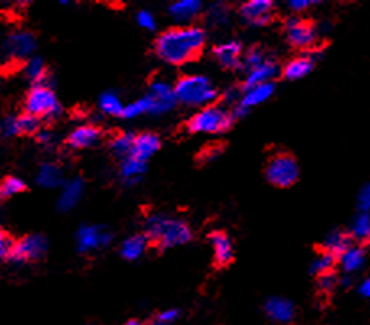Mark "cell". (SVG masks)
<instances>
[{
    "label": "cell",
    "mask_w": 370,
    "mask_h": 325,
    "mask_svg": "<svg viewBox=\"0 0 370 325\" xmlns=\"http://www.w3.org/2000/svg\"><path fill=\"white\" fill-rule=\"evenodd\" d=\"M177 317H179V311L169 309V311H164V313H161V314H158L156 317L152 320V322L146 324V325H171Z\"/></svg>",
    "instance_id": "38"
},
{
    "label": "cell",
    "mask_w": 370,
    "mask_h": 325,
    "mask_svg": "<svg viewBox=\"0 0 370 325\" xmlns=\"http://www.w3.org/2000/svg\"><path fill=\"white\" fill-rule=\"evenodd\" d=\"M174 93L177 103L192 108H207L216 99L218 90L205 75H184L176 81Z\"/></svg>",
    "instance_id": "3"
},
{
    "label": "cell",
    "mask_w": 370,
    "mask_h": 325,
    "mask_svg": "<svg viewBox=\"0 0 370 325\" xmlns=\"http://www.w3.org/2000/svg\"><path fill=\"white\" fill-rule=\"evenodd\" d=\"M134 140L135 135L132 134H119L117 137H114L111 141V148L114 150V153L119 155V157H130L132 148H134Z\"/></svg>",
    "instance_id": "32"
},
{
    "label": "cell",
    "mask_w": 370,
    "mask_h": 325,
    "mask_svg": "<svg viewBox=\"0 0 370 325\" xmlns=\"http://www.w3.org/2000/svg\"><path fill=\"white\" fill-rule=\"evenodd\" d=\"M25 109L26 112L38 119H54L61 114V103L51 86L48 83H39L34 85L26 95Z\"/></svg>",
    "instance_id": "6"
},
{
    "label": "cell",
    "mask_w": 370,
    "mask_h": 325,
    "mask_svg": "<svg viewBox=\"0 0 370 325\" xmlns=\"http://www.w3.org/2000/svg\"><path fill=\"white\" fill-rule=\"evenodd\" d=\"M99 135H101V132H99L98 127L80 126L68 135L67 144L75 150H83L88 148V146H93L99 140Z\"/></svg>",
    "instance_id": "23"
},
{
    "label": "cell",
    "mask_w": 370,
    "mask_h": 325,
    "mask_svg": "<svg viewBox=\"0 0 370 325\" xmlns=\"http://www.w3.org/2000/svg\"><path fill=\"white\" fill-rule=\"evenodd\" d=\"M234 121L232 111L212 104V106L200 109L187 124V129L192 134H223L231 129Z\"/></svg>",
    "instance_id": "4"
},
{
    "label": "cell",
    "mask_w": 370,
    "mask_h": 325,
    "mask_svg": "<svg viewBox=\"0 0 370 325\" xmlns=\"http://www.w3.org/2000/svg\"><path fill=\"white\" fill-rule=\"evenodd\" d=\"M146 247H148V239L143 235L130 236L121 244V255L125 260H136L145 254Z\"/></svg>",
    "instance_id": "25"
},
{
    "label": "cell",
    "mask_w": 370,
    "mask_h": 325,
    "mask_svg": "<svg viewBox=\"0 0 370 325\" xmlns=\"http://www.w3.org/2000/svg\"><path fill=\"white\" fill-rule=\"evenodd\" d=\"M351 246H353V237H351L349 233L335 230L323 239L320 253L330 254L333 257H341Z\"/></svg>",
    "instance_id": "18"
},
{
    "label": "cell",
    "mask_w": 370,
    "mask_h": 325,
    "mask_svg": "<svg viewBox=\"0 0 370 325\" xmlns=\"http://www.w3.org/2000/svg\"><path fill=\"white\" fill-rule=\"evenodd\" d=\"M146 96H148L150 103H152L150 114H164L171 111L177 103L174 86L169 85L164 80H154L152 86H150V93Z\"/></svg>",
    "instance_id": "11"
},
{
    "label": "cell",
    "mask_w": 370,
    "mask_h": 325,
    "mask_svg": "<svg viewBox=\"0 0 370 325\" xmlns=\"http://www.w3.org/2000/svg\"><path fill=\"white\" fill-rule=\"evenodd\" d=\"M63 174L62 169L54 163H44L38 171V184L45 187V189H56L62 186Z\"/></svg>",
    "instance_id": "26"
},
{
    "label": "cell",
    "mask_w": 370,
    "mask_h": 325,
    "mask_svg": "<svg viewBox=\"0 0 370 325\" xmlns=\"http://www.w3.org/2000/svg\"><path fill=\"white\" fill-rule=\"evenodd\" d=\"M23 190H25V182L20 177L8 176L0 184V199H8V197L20 194Z\"/></svg>",
    "instance_id": "36"
},
{
    "label": "cell",
    "mask_w": 370,
    "mask_h": 325,
    "mask_svg": "<svg viewBox=\"0 0 370 325\" xmlns=\"http://www.w3.org/2000/svg\"><path fill=\"white\" fill-rule=\"evenodd\" d=\"M278 75V63L273 59H267L262 66L252 68V70L247 72V79L244 83L245 88H252V86L269 83L273 79Z\"/></svg>",
    "instance_id": "20"
},
{
    "label": "cell",
    "mask_w": 370,
    "mask_h": 325,
    "mask_svg": "<svg viewBox=\"0 0 370 325\" xmlns=\"http://www.w3.org/2000/svg\"><path fill=\"white\" fill-rule=\"evenodd\" d=\"M349 235L353 237V241L356 239L362 242V244H370V213H358V217L351 224Z\"/></svg>",
    "instance_id": "29"
},
{
    "label": "cell",
    "mask_w": 370,
    "mask_h": 325,
    "mask_svg": "<svg viewBox=\"0 0 370 325\" xmlns=\"http://www.w3.org/2000/svg\"><path fill=\"white\" fill-rule=\"evenodd\" d=\"M48 250V241L41 235H30L21 237L20 241L13 242L8 259L15 264L33 262L44 255Z\"/></svg>",
    "instance_id": "8"
},
{
    "label": "cell",
    "mask_w": 370,
    "mask_h": 325,
    "mask_svg": "<svg viewBox=\"0 0 370 325\" xmlns=\"http://www.w3.org/2000/svg\"><path fill=\"white\" fill-rule=\"evenodd\" d=\"M145 171H146V163L140 161V159H136L134 157H127L122 159L121 176L122 179L129 182V184H134V182L138 181L140 177L143 176Z\"/></svg>",
    "instance_id": "28"
},
{
    "label": "cell",
    "mask_w": 370,
    "mask_h": 325,
    "mask_svg": "<svg viewBox=\"0 0 370 325\" xmlns=\"http://www.w3.org/2000/svg\"><path fill=\"white\" fill-rule=\"evenodd\" d=\"M13 242L8 235L3 230H0V260L8 259V255H10Z\"/></svg>",
    "instance_id": "41"
},
{
    "label": "cell",
    "mask_w": 370,
    "mask_h": 325,
    "mask_svg": "<svg viewBox=\"0 0 370 325\" xmlns=\"http://www.w3.org/2000/svg\"><path fill=\"white\" fill-rule=\"evenodd\" d=\"M312 6H315V2H310V0H292V2H289V8L296 13L307 10V8H310Z\"/></svg>",
    "instance_id": "44"
},
{
    "label": "cell",
    "mask_w": 370,
    "mask_h": 325,
    "mask_svg": "<svg viewBox=\"0 0 370 325\" xmlns=\"http://www.w3.org/2000/svg\"><path fill=\"white\" fill-rule=\"evenodd\" d=\"M286 39L296 49H310L317 44L318 30L312 21L300 17H291L285 23Z\"/></svg>",
    "instance_id": "7"
},
{
    "label": "cell",
    "mask_w": 370,
    "mask_h": 325,
    "mask_svg": "<svg viewBox=\"0 0 370 325\" xmlns=\"http://www.w3.org/2000/svg\"><path fill=\"white\" fill-rule=\"evenodd\" d=\"M205 43L207 35L200 26H174L158 36L154 41V52L171 66H184L202 54Z\"/></svg>",
    "instance_id": "1"
},
{
    "label": "cell",
    "mask_w": 370,
    "mask_h": 325,
    "mask_svg": "<svg viewBox=\"0 0 370 325\" xmlns=\"http://www.w3.org/2000/svg\"><path fill=\"white\" fill-rule=\"evenodd\" d=\"M38 140H39V144L43 146H51L52 141H54V137L49 134V132H39Z\"/></svg>",
    "instance_id": "45"
},
{
    "label": "cell",
    "mask_w": 370,
    "mask_h": 325,
    "mask_svg": "<svg viewBox=\"0 0 370 325\" xmlns=\"http://www.w3.org/2000/svg\"><path fill=\"white\" fill-rule=\"evenodd\" d=\"M219 153H221V148H219V146H208V148H205L203 152L200 153V159H202L203 163H209L213 161L214 158H218Z\"/></svg>",
    "instance_id": "43"
},
{
    "label": "cell",
    "mask_w": 370,
    "mask_h": 325,
    "mask_svg": "<svg viewBox=\"0 0 370 325\" xmlns=\"http://www.w3.org/2000/svg\"><path fill=\"white\" fill-rule=\"evenodd\" d=\"M123 104L119 98L117 93H112V91H107V93L101 95L99 98V109L107 116H122L123 111Z\"/></svg>",
    "instance_id": "30"
},
{
    "label": "cell",
    "mask_w": 370,
    "mask_h": 325,
    "mask_svg": "<svg viewBox=\"0 0 370 325\" xmlns=\"http://www.w3.org/2000/svg\"><path fill=\"white\" fill-rule=\"evenodd\" d=\"M239 15L247 25L265 26L273 21L276 15L275 3L269 0H250L239 7Z\"/></svg>",
    "instance_id": "9"
},
{
    "label": "cell",
    "mask_w": 370,
    "mask_h": 325,
    "mask_svg": "<svg viewBox=\"0 0 370 325\" xmlns=\"http://www.w3.org/2000/svg\"><path fill=\"white\" fill-rule=\"evenodd\" d=\"M159 146H161V140H159V137L154 134H150V132H145V134L135 135L134 148H132L130 157L146 163L154 153L158 152Z\"/></svg>",
    "instance_id": "17"
},
{
    "label": "cell",
    "mask_w": 370,
    "mask_h": 325,
    "mask_svg": "<svg viewBox=\"0 0 370 325\" xmlns=\"http://www.w3.org/2000/svg\"><path fill=\"white\" fill-rule=\"evenodd\" d=\"M336 283H338V278L335 272L322 275V277H318V290L325 291V293H331L333 290H335Z\"/></svg>",
    "instance_id": "40"
},
{
    "label": "cell",
    "mask_w": 370,
    "mask_h": 325,
    "mask_svg": "<svg viewBox=\"0 0 370 325\" xmlns=\"http://www.w3.org/2000/svg\"><path fill=\"white\" fill-rule=\"evenodd\" d=\"M359 208L360 212H370V182L365 184L359 192Z\"/></svg>",
    "instance_id": "42"
},
{
    "label": "cell",
    "mask_w": 370,
    "mask_h": 325,
    "mask_svg": "<svg viewBox=\"0 0 370 325\" xmlns=\"http://www.w3.org/2000/svg\"><path fill=\"white\" fill-rule=\"evenodd\" d=\"M26 77H28L30 80L34 81V85H39V83H44L45 80V66H44V61L39 57H33L30 59L28 62H26Z\"/></svg>",
    "instance_id": "33"
},
{
    "label": "cell",
    "mask_w": 370,
    "mask_h": 325,
    "mask_svg": "<svg viewBox=\"0 0 370 325\" xmlns=\"http://www.w3.org/2000/svg\"><path fill=\"white\" fill-rule=\"evenodd\" d=\"M340 262L346 273L358 272L365 264V250L360 246H351L349 249L341 255Z\"/></svg>",
    "instance_id": "27"
},
{
    "label": "cell",
    "mask_w": 370,
    "mask_h": 325,
    "mask_svg": "<svg viewBox=\"0 0 370 325\" xmlns=\"http://www.w3.org/2000/svg\"><path fill=\"white\" fill-rule=\"evenodd\" d=\"M39 129V119L25 112L20 116H8L0 124V134L3 137H17L21 134H34Z\"/></svg>",
    "instance_id": "13"
},
{
    "label": "cell",
    "mask_w": 370,
    "mask_h": 325,
    "mask_svg": "<svg viewBox=\"0 0 370 325\" xmlns=\"http://www.w3.org/2000/svg\"><path fill=\"white\" fill-rule=\"evenodd\" d=\"M136 23H138L143 30L153 31L154 28H156V20H154L153 13L148 10H140L138 13H136Z\"/></svg>",
    "instance_id": "39"
},
{
    "label": "cell",
    "mask_w": 370,
    "mask_h": 325,
    "mask_svg": "<svg viewBox=\"0 0 370 325\" xmlns=\"http://www.w3.org/2000/svg\"><path fill=\"white\" fill-rule=\"evenodd\" d=\"M143 236L159 249H169L187 244L192 239V230L184 219L164 213H153L146 218Z\"/></svg>",
    "instance_id": "2"
},
{
    "label": "cell",
    "mask_w": 370,
    "mask_h": 325,
    "mask_svg": "<svg viewBox=\"0 0 370 325\" xmlns=\"http://www.w3.org/2000/svg\"><path fill=\"white\" fill-rule=\"evenodd\" d=\"M314 67H315V59L312 56H300L287 62L282 73H285L287 80H299L302 79V77L309 75Z\"/></svg>",
    "instance_id": "24"
},
{
    "label": "cell",
    "mask_w": 370,
    "mask_h": 325,
    "mask_svg": "<svg viewBox=\"0 0 370 325\" xmlns=\"http://www.w3.org/2000/svg\"><path fill=\"white\" fill-rule=\"evenodd\" d=\"M200 12H202V3L198 0H181L169 7V15L177 23H182V26H187V23L194 21L200 15Z\"/></svg>",
    "instance_id": "21"
},
{
    "label": "cell",
    "mask_w": 370,
    "mask_h": 325,
    "mask_svg": "<svg viewBox=\"0 0 370 325\" xmlns=\"http://www.w3.org/2000/svg\"><path fill=\"white\" fill-rule=\"evenodd\" d=\"M209 242L213 247L214 264L218 267H227L234 259V246H232L231 237L225 231H213L209 235Z\"/></svg>",
    "instance_id": "14"
},
{
    "label": "cell",
    "mask_w": 370,
    "mask_h": 325,
    "mask_svg": "<svg viewBox=\"0 0 370 325\" xmlns=\"http://www.w3.org/2000/svg\"><path fill=\"white\" fill-rule=\"evenodd\" d=\"M150 109H152L150 98L148 96H143V98L136 99V101H134V103L125 104V106H123V111H122V117L123 119H135V117L141 116V114L150 112Z\"/></svg>",
    "instance_id": "34"
},
{
    "label": "cell",
    "mask_w": 370,
    "mask_h": 325,
    "mask_svg": "<svg viewBox=\"0 0 370 325\" xmlns=\"http://www.w3.org/2000/svg\"><path fill=\"white\" fill-rule=\"evenodd\" d=\"M267 59L268 57L265 56L262 49L254 48V49H250V51L247 52L244 57H242V67H244L245 70L249 72V70H252V68H255V67L262 66V63L267 61Z\"/></svg>",
    "instance_id": "37"
},
{
    "label": "cell",
    "mask_w": 370,
    "mask_h": 325,
    "mask_svg": "<svg viewBox=\"0 0 370 325\" xmlns=\"http://www.w3.org/2000/svg\"><path fill=\"white\" fill-rule=\"evenodd\" d=\"M207 20L212 26L226 25L227 20H229V8H227L225 3H214V6H209L207 12Z\"/></svg>",
    "instance_id": "35"
},
{
    "label": "cell",
    "mask_w": 370,
    "mask_h": 325,
    "mask_svg": "<svg viewBox=\"0 0 370 325\" xmlns=\"http://www.w3.org/2000/svg\"><path fill=\"white\" fill-rule=\"evenodd\" d=\"M265 314L269 320H273L275 324H289L294 319L296 308L286 297H269L265 303Z\"/></svg>",
    "instance_id": "15"
},
{
    "label": "cell",
    "mask_w": 370,
    "mask_h": 325,
    "mask_svg": "<svg viewBox=\"0 0 370 325\" xmlns=\"http://www.w3.org/2000/svg\"><path fill=\"white\" fill-rule=\"evenodd\" d=\"M38 41L36 36L30 31H15V33L8 35L3 49H6L7 56L13 59H25L34 52Z\"/></svg>",
    "instance_id": "12"
},
{
    "label": "cell",
    "mask_w": 370,
    "mask_h": 325,
    "mask_svg": "<svg viewBox=\"0 0 370 325\" xmlns=\"http://www.w3.org/2000/svg\"><path fill=\"white\" fill-rule=\"evenodd\" d=\"M83 190H85V184L80 177H75V179L68 181L67 184L62 187L61 195H59V202H57L59 208H61L62 212H68V210H72L76 204L80 202L81 195H83Z\"/></svg>",
    "instance_id": "22"
},
{
    "label": "cell",
    "mask_w": 370,
    "mask_h": 325,
    "mask_svg": "<svg viewBox=\"0 0 370 325\" xmlns=\"http://www.w3.org/2000/svg\"><path fill=\"white\" fill-rule=\"evenodd\" d=\"M112 235L101 226H93V224H85L76 233V244L81 254L93 253V250L101 249L111 244Z\"/></svg>",
    "instance_id": "10"
},
{
    "label": "cell",
    "mask_w": 370,
    "mask_h": 325,
    "mask_svg": "<svg viewBox=\"0 0 370 325\" xmlns=\"http://www.w3.org/2000/svg\"><path fill=\"white\" fill-rule=\"evenodd\" d=\"M123 325H143V324H141V322H140V320H136V319H132V320H129V322H125V324H123Z\"/></svg>",
    "instance_id": "47"
},
{
    "label": "cell",
    "mask_w": 370,
    "mask_h": 325,
    "mask_svg": "<svg viewBox=\"0 0 370 325\" xmlns=\"http://www.w3.org/2000/svg\"><path fill=\"white\" fill-rule=\"evenodd\" d=\"M213 54L223 68L237 70L242 67V46L237 41H227V43L216 46Z\"/></svg>",
    "instance_id": "16"
},
{
    "label": "cell",
    "mask_w": 370,
    "mask_h": 325,
    "mask_svg": "<svg viewBox=\"0 0 370 325\" xmlns=\"http://www.w3.org/2000/svg\"><path fill=\"white\" fill-rule=\"evenodd\" d=\"M359 293L365 297H370V278H367V280H364L362 283H360Z\"/></svg>",
    "instance_id": "46"
},
{
    "label": "cell",
    "mask_w": 370,
    "mask_h": 325,
    "mask_svg": "<svg viewBox=\"0 0 370 325\" xmlns=\"http://www.w3.org/2000/svg\"><path fill=\"white\" fill-rule=\"evenodd\" d=\"M265 176L271 186L286 189L299 179V164L291 153L278 152L271 155L265 168Z\"/></svg>",
    "instance_id": "5"
},
{
    "label": "cell",
    "mask_w": 370,
    "mask_h": 325,
    "mask_svg": "<svg viewBox=\"0 0 370 325\" xmlns=\"http://www.w3.org/2000/svg\"><path fill=\"white\" fill-rule=\"evenodd\" d=\"M335 264L336 257H333L330 254L320 253L317 257L314 259V262L310 264V272H312L315 277H322V275L331 273L333 268H335Z\"/></svg>",
    "instance_id": "31"
},
{
    "label": "cell",
    "mask_w": 370,
    "mask_h": 325,
    "mask_svg": "<svg viewBox=\"0 0 370 325\" xmlns=\"http://www.w3.org/2000/svg\"><path fill=\"white\" fill-rule=\"evenodd\" d=\"M275 93V83L269 81V83H263V85H257L252 86V88H245L244 93H242L240 101L237 103L240 108L247 109L250 111L254 106H258L263 101H267Z\"/></svg>",
    "instance_id": "19"
}]
</instances>
